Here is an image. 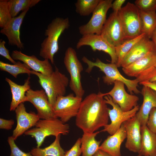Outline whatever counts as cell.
<instances>
[{
	"label": "cell",
	"mask_w": 156,
	"mask_h": 156,
	"mask_svg": "<svg viewBox=\"0 0 156 156\" xmlns=\"http://www.w3.org/2000/svg\"><path fill=\"white\" fill-rule=\"evenodd\" d=\"M5 42L4 40H0V55L8 60L13 64L16 62L12 58L9 54V51L5 47Z\"/></svg>",
	"instance_id": "38"
},
{
	"label": "cell",
	"mask_w": 156,
	"mask_h": 156,
	"mask_svg": "<svg viewBox=\"0 0 156 156\" xmlns=\"http://www.w3.org/2000/svg\"><path fill=\"white\" fill-rule=\"evenodd\" d=\"M112 2V0H100L89 21L79 27L80 34L82 36L88 34L100 35L107 20V12L111 8Z\"/></svg>",
	"instance_id": "9"
},
{
	"label": "cell",
	"mask_w": 156,
	"mask_h": 156,
	"mask_svg": "<svg viewBox=\"0 0 156 156\" xmlns=\"http://www.w3.org/2000/svg\"><path fill=\"white\" fill-rule=\"evenodd\" d=\"M141 147L138 154L142 156H156V133L146 125L141 127Z\"/></svg>",
	"instance_id": "24"
},
{
	"label": "cell",
	"mask_w": 156,
	"mask_h": 156,
	"mask_svg": "<svg viewBox=\"0 0 156 156\" xmlns=\"http://www.w3.org/2000/svg\"><path fill=\"white\" fill-rule=\"evenodd\" d=\"M31 74L36 75L38 78V82L45 91L53 107L57 98L65 95L70 81L57 67H55V71L49 75L33 70H31Z\"/></svg>",
	"instance_id": "4"
},
{
	"label": "cell",
	"mask_w": 156,
	"mask_h": 156,
	"mask_svg": "<svg viewBox=\"0 0 156 156\" xmlns=\"http://www.w3.org/2000/svg\"><path fill=\"white\" fill-rule=\"evenodd\" d=\"M68 18L57 17L48 25L44 32L46 37L41 44L39 55L54 63V57L59 49L58 40L64 31L70 27Z\"/></svg>",
	"instance_id": "2"
},
{
	"label": "cell",
	"mask_w": 156,
	"mask_h": 156,
	"mask_svg": "<svg viewBox=\"0 0 156 156\" xmlns=\"http://www.w3.org/2000/svg\"><path fill=\"white\" fill-rule=\"evenodd\" d=\"M100 0H78L75 3L76 11L80 15L88 16L93 12Z\"/></svg>",
	"instance_id": "31"
},
{
	"label": "cell",
	"mask_w": 156,
	"mask_h": 156,
	"mask_svg": "<svg viewBox=\"0 0 156 156\" xmlns=\"http://www.w3.org/2000/svg\"><path fill=\"white\" fill-rule=\"evenodd\" d=\"M11 56L14 60H18L27 64L33 70L45 75L51 74L53 71L52 66L48 59L41 60L34 55H28L21 51H13Z\"/></svg>",
	"instance_id": "18"
},
{
	"label": "cell",
	"mask_w": 156,
	"mask_h": 156,
	"mask_svg": "<svg viewBox=\"0 0 156 156\" xmlns=\"http://www.w3.org/2000/svg\"><path fill=\"white\" fill-rule=\"evenodd\" d=\"M40 0H9L8 5L12 17L16 16L21 11L29 9L38 3Z\"/></svg>",
	"instance_id": "30"
},
{
	"label": "cell",
	"mask_w": 156,
	"mask_h": 156,
	"mask_svg": "<svg viewBox=\"0 0 156 156\" xmlns=\"http://www.w3.org/2000/svg\"><path fill=\"white\" fill-rule=\"evenodd\" d=\"M146 125L150 130L156 133V108L151 110Z\"/></svg>",
	"instance_id": "37"
},
{
	"label": "cell",
	"mask_w": 156,
	"mask_h": 156,
	"mask_svg": "<svg viewBox=\"0 0 156 156\" xmlns=\"http://www.w3.org/2000/svg\"><path fill=\"white\" fill-rule=\"evenodd\" d=\"M126 136V130L122 124L115 133L107 137L100 145L99 149L112 156H121V145Z\"/></svg>",
	"instance_id": "21"
},
{
	"label": "cell",
	"mask_w": 156,
	"mask_h": 156,
	"mask_svg": "<svg viewBox=\"0 0 156 156\" xmlns=\"http://www.w3.org/2000/svg\"><path fill=\"white\" fill-rule=\"evenodd\" d=\"M103 93H91L82 101L75 124L83 133H92L108 125L109 109Z\"/></svg>",
	"instance_id": "1"
},
{
	"label": "cell",
	"mask_w": 156,
	"mask_h": 156,
	"mask_svg": "<svg viewBox=\"0 0 156 156\" xmlns=\"http://www.w3.org/2000/svg\"><path fill=\"white\" fill-rule=\"evenodd\" d=\"M145 36L144 34H142L134 38L125 40L121 44L115 47L117 58L116 64L118 67H121L124 58L133 47Z\"/></svg>",
	"instance_id": "27"
},
{
	"label": "cell",
	"mask_w": 156,
	"mask_h": 156,
	"mask_svg": "<svg viewBox=\"0 0 156 156\" xmlns=\"http://www.w3.org/2000/svg\"><path fill=\"white\" fill-rule=\"evenodd\" d=\"M27 101L32 104L37 110V114L41 119L56 118L53 107L44 90H34L30 89L26 93Z\"/></svg>",
	"instance_id": "13"
},
{
	"label": "cell",
	"mask_w": 156,
	"mask_h": 156,
	"mask_svg": "<svg viewBox=\"0 0 156 156\" xmlns=\"http://www.w3.org/2000/svg\"><path fill=\"white\" fill-rule=\"evenodd\" d=\"M156 61V53L153 51L127 67L122 68V70L127 76L137 78L146 70L154 66Z\"/></svg>",
	"instance_id": "22"
},
{
	"label": "cell",
	"mask_w": 156,
	"mask_h": 156,
	"mask_svg": "<svg viewBox=\"0 0 156 156\" xmlns=\"http://www.w3.org/2000/svg\"><path fill=\"white\" fill-rule=\"evenodd\" d=\"M60 136L55 137L53 142L48 146L43 148H33L30 153L33 156H63L65 152L60 145Z\"/></svg>",
	"instance_id": "26"
},
{
	"label": "cell",
	"mask_w": 156,
	"mask_h": 156,
	"mask_svg": "<svg viewBox=\"0 0 156 156\" xmlns=\"http://www.w3.org/2000/svg\"><path fill=\"white\" fill-rule=\"evenodd\" d=\"M14 123L13 119L6 120L0 118V128L1 129L9 130L11 129Z\"/></svg>",
	"instance_id": "39"
},
{
	"label": "cell",
	"mask_w": 156,
	"mask_h": 156,
	"mask_svg": "<svg viewBox=\"0 0 156 156\" xmlns=\"http://www.w3.org/2000/svg\"><path fill=\"white\" fill-rule=\"evenodd\" d=\"M105 102L112 107L109 109V117L111 120L110 124L105 126L101 132H106L110 135L115 133L120 127L122 123L134 116L139 110L138 105L131 110L128 111H124L119 106L114 103L112 98L108 95L104 97Z\"/></svg>",
	"instance_id": "10"
},
{
	"label": "cell",
	"mask_w": 156,
	"mask_h": 156,
	"mask_svg": "<svg viewBox=\"0 0 156 156\" xmlns=\"http://www.w3.org/2000/svg\"><path fill=\"white\" fill-rule=\"evenodd\" d=\"M154 66L156 67V61L154 65Z\"/></svg>",
	"instance_id": "44"
},
{
	"label": "cell",
	"mask_w": 156,
	"mask_h": 156,
	"mask_svg": "<svg viewBox=\"0 0 156 156\" xmlns=\"http://www.w3.org/2000/svg\"><path fill=\"white\" fill-rule=\"evenodd\" d=\"M151 39L153 44L155 51L156 53V28L152 34Z\"/></svg>",
	"instance_id": "43"
},
{
	"label": "cell",
	"mask_w": 156,
	"mask_h": 156,
	"mask_svg": "<svg viewBox=\"0 0 156 156\" xmlns=\"http://www.w3.org/2000/svg\"><path fill=\"white\" fill-rule=\"evenodd\" d=\"M8 1L0 0V27L1 28L6 26L12 18L8 9Z\"/></svg>",
	"instance_id": "32"
},
{
	"label": "cell",
	"mask_w": 156,
	"mask_h": 156,
	"mask_svg": "<svg viewBox=\"0 0 156 156\" xmlns=\"http://www.w3.org/2000/svg\"><path fill=\"white\" fill-rule=\"evenodd\" d=\"M137 156H142L141 155H140L138 154Z\"/></svg>",
	"instance_id": "45"
},
{
	"label": "cell",
	"mask_w": 156,
	"mask_h": 156,
	"mask_svg": "<svg viewBox=\"0 0 156 156\" xmlns=\"http://www.w3.org/2000/svg\"><path fill=\"white\" fill-rule=\"evenodd\" d=\"M100 35L116 47L125 40L124 31L118 12H113L107 19Z\"/></svg>",
	"instance_id": "11"
},
{
	"label": "cell",
	"mask_w": 156,
	"mask_h": 156,
	"mask_svg": "<svg viewBox=\"0 0 156 156\" xmlns=\"http://www.w3.org/2000/svg\"><path fill=\"white\" fill-rule=\"evenodd\" d=\"M114 84V87L110 91L103 93L104 96H110L113 101L124 111H129L138 105L139 98L136 95L127 93L123 83L116 81Z\"/></svg>",
	"instance_id": "14"
},
{
	"label": "cell",
	"mask_w": 156,
	"mask_h": 156,
	"mask_svg": "<svg viewBox=\"0 0 156 156\" xmlns=\"http://www.w3.org/2000/svg\"><path fill=\"white\" fill-rule=\"evenodd\" d=\"M100 132L83 133L81 138L82 156H93L99 149L101 140H97L95 137Z\"/></svg>",
	"instance_id": "25"
},
{
	"label": "cell",
	"mask_w": 156,
	"mask_h": 156,
	"mask_svg": "<svg viewBox=\"0 0 156 156\" xmlns=\"http://www.w3.org/2000/svg\"><path fill=\"white\" fill-rule=\"evenodd\" d=\"M93 156H112L107 153L99 149Z\"/></svg>",
	"instance_id": "42"
},
{
	"label": "cell",
	"mask_w": 156,
	"mask_h": 156,
	"mask_svg": "<svg viewBox=\"0 0 156 156\" xmlns=\"http://www.w3.org/2000/svg\"><path fill=\"white\" fill-rule=\"evenodd\" d=\"M89 46L94 51H102L109 54L111 58V63L116 64L117 58L115 47L109 43L101 35L88 34L83 35L76 45L79 49L83 46Z\"/></svg>",
	"instance_id": "12"
},
{
	"label": "cell",
	"mask_w": 156,
	"mask_h": 156,
	"mask_svg": "<svg viewBox=\"0 0 156 156\" xmlns=\"http://www.w3.org/2000/svg\"><path fill=\"white\" fill-rule=\"evenodd\" d=\"M30 68L25 64L18 61L13 64L0 61V69L6 72L16 78L21 74H27L29 76L31 74Z\"/></svg>",
	"instance_id": "29"
},
{
	"label": "cell",
	"mask_w": 156,
	"mask_h": 156,
	"mask_svg": "<svg viewBox=\"0 0 156 156\" xmlns=\"http://www.w3.org/2000/svg\"><path fill=\"white\" fill-rule=\"evenodd\" d=\"M30 79L29 76L25 80L24 84L20 85L8 78H5V81L10 86L12 93V99L10 108V111H15L20 104L27 101L26 94L30 89Z\"/></svg>",
	"instance_id": "23"
},
{
	"label": "cell",
	"mask_w": 156,
	"mask_h": 156,
	"mask_svg": "<svg viewBox=\"0 0 156 156\" xmlns=\"http://www.w3.org/2000/svg\"><path fill=\"white\" fill-rule=\"evenodd\" d=\"M153 51H155L153 42L145 36L137 42L127 54L121 67H126Z\"/></svg>",
	"instance_id": "19"
},
{
	"label": "cell",
	"mask_w": 156,
	"mask_h": 156,
	"mask_svg": "<svg viewBox=\"0 0 156 156\" xmlns=\"http://www.w3.org/2000/svg\"><path fill=\"white\" fill-rule=\"evenodd\" d=\"M81 138H79L71 148L65 152L63 156H80L82 153Z\"/></svg>",
	"instance_id": "36"
},
{
	"label": "cell",
	"mask_w": 156,
	"mask_h": 156,
	"mask_svg": "<svg viewBox=\"0 0 156 156\" xmlns=\"http://www.w3.org/2000/svg\"><path fill=\"white\" fill-rule=\"evenodd\" d=\"M118 14L125 40L134 38L142 34L140 11L135 4L128 2Z\"/></svg>",
	"instance_id": "6"
},
{
	"label": "cell",
	"mask_w": 156,
	"mask_h": 156,
	"mask_svg": "<svg viewBox=\"0 0 156 156\" xmlns=\"http://www.w3.org/2000/svg\"><path fill=\"white\" fill-rule=\"evenodd\" d=\"M126 132L125 147L129 151L138 153L141 147L140 124L135 116L122 123Z\"/></svg>",
	"instance_id": "16"
},
{
	"label": "cell",
	"mask_w": 156,
	"mask_h": 156,
	"mask_svg": "<svg viewBox=\"0 0 156 156\" xmlns=\"http://www.w3.org/2000/svg\"><path fill=\"white\" fill-rule=\"evenodd\" d=\"M135 4L142 12H156V0H136Z\"/></svg>",
	"instance_id": "33"
},
{
	"label": "cell",
	"mask_w": 156,
	"mask_h": 156,
	"mask_svg": "<svg viewBox=\"0 0 156 156\" xmlns=\"http://www.w3.org/2000/svg\"><path fill=\"white\" fill-rule=\"evenodd\" d=\"M15 111L17 124L12 136L15 140L31 127L35 126L40 119L34 112H27L23 103L20 104Z\"/></svg>",
	"instance_id": "15"
},
{
	"label": "cell",
	"mask_w": 156,
	"mask_h": 156,
	"mask_svg": "<svg viewBox=\"0 0 156 156\" xmlns=\"http://www.w3.org/2000/svg\"><path fill=\"white\" fill-rule=\"evenodd\" d=\"M136 79L139 81V83L143 81L156 82V67L153 66L148 69Z\"/></svg>",
	"instance_id": "35"
},
{
	"label": "cell",
	"mask_w": 156,
	"mask_h": 156,
	"mask_svg": "<svg viewBox=\"0 0 156 156\" xmlns=\"http://www.w3.org/2000/svg\"><path fill=\"white\" fill-rule=\"evenodd\" d=\"M29 9L22 12L18 16L12 17L9 23L0 31L8 40L9 45L16 46L20 49L24 48L20 38V28L23 19Z\"/></svg>",
	"instance_id": "17"
},
{
	"label": "cell",
	"mask_w": 156,
	"mask_h": 156,
	"mask_svg": "<svg viewBox=\"0 0 156 156\" xmlns=\"http://www.w3.org/2000/svg\"><path fill=\"white\" fill-rule=\"evenodd\" d=\"M64 63L70 75L69 85L70 89L76 96L82 98L85 93L81 81V73L83 67L75 51L72 47H69L66 50Z\"/></svg>",
	"instance_id": "7"
},
{
	"label": "cell",
	"mask_w": 156,
	"mask_h": 156,
	"mask_svg": "<svg viewBox=\"0 0 156 156\" xmlns=\"http://www.w3.org/2000/svg\"><path fill=\"white\" fill-rule=\"evenodd\" d=\"M139 83L143 86L149 87L156 91V82H150L147 81L140 82Z\"/></svg>",
	"instance_id": "41"
},
{
	"label": "cell",
	"mask_w": 156,
	"mask_h": 156,
	"mask_svg": "<svg viewBox=\"0 0 156 156\" xmlns=\"http://www.w3.org/2000/svg\"><path fill=\"white\" fill-rule=\"evenodd\" d=\"M15 140L12 136L8 138L7 141L11 150L10 156H33L30 152L25 153L21 150L16 144Z\"/></svg>",
	"instance_id": "34"
},
{
	"label": "cell",
	"mask_w": 156,
	"mask_h": 156,
	"mask_svg": "<svg viewBox=\"0 0 156 156\" xmlns=\"http://www.w3.org/2000/svg\"><path fill=\"white\" fill-rule=\"evenodd\" d=\"M143 100L135 116L141 126L146 125L149 113L153 108H156V91L143 86L141 92Z\"/></svg>",
	"instance_id": "20"
},
{
	"label": "cell",
	"mask_w": 156,
	"mask_h": 156,
	"mask_svg": "<svg viewBox=\"0 0 156 156\" xmlns=\"http://www.w3.org/2000/svg\"><path fill=\"white\" fill-rule=\"evenodd\" d=\"M82 60L88 66L86 70L88 73H90L94 67L99 68L103 72L105 76L103 77L104 83L107 85H111L116 81L123 83L127 87L131 94L133 92L136 94L141 93L138 89L139 81L136 78L133 80L127 79L122 75L119 71L116 64L111 63H105L97 58L95 62L92 61L85 56L83 57Z\"/></svg>",
	"instance_id": "3"
},
{
	"label": "cell",
	"mask_w": 156,
	"mask_h": 156,
	"mask_svg": "<svg viewBox=\"0 0 156 156\" xmlns=\"http://www.w3.org/2000/svg\"><path fill=\"white\" fill-rule=\"evenodd\" d=\"M82 101V98L73 93L58 97L53 107L55 116L65 123L76 116Z\"/></svg>",
	"instance_id": "8"
},
{
	"label": "cell",
	"mask_w": 156,
	"mask_h": 156,
	"mask_svg": "<svg viewBox=\"0 0 156 156\" xmlns=\"http://www.w3.org/2000/svg\"><path fill=\"white\" fill-rule=\"evenodd\" d=\"M125 0H115L112 4L111 8L113 12L118 13L121 9L122 5L125 2Z\"/></svg>",
	"instance_id": "40"
},
{
	"label": "cell",
	"mask_w": 156,
	"mask_h": 156,
	"mask_svg": "<svg viewBox=\"0 0 156 156\" xmlns=\"http://www.w3.org/2000/svg\"><path fill=\"white\" fill-rule=\"evenodd\" d=\"M140 12L142 33L151 39L156 28V12Z\"/></svg>",
	"instance_id": "28"
},
{
	"label": "cell",
	"mask_w": 156,
	"mask_h": 156,
	"mask_svg": "<svg viewBox=\"0 0 156 156\" xmlns=\"http://www.w3.org/2000/svg\"><path fill=\"white\" fill-rule=\"evenodd\" d=\"M69 131L68 124L64 123L58 118H54L40 119L34 127L27 131L24 134L34 138L37 147H40L47 137L53 135L55 137L61 134L67 135Z\"/></svg>",
	"instance_id": "5"
}]
</instances>
